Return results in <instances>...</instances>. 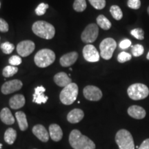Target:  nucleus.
<instances>
[{
    "label": "nucleus",
    "mask_w": 149,
    "mask_h": 149,
    "mask_svg": "<svg viewBox=\"0 0 149 149\" xmlns=\"http://www.w3.org/2000/svg\"><path fill=\"white\" fill-rule=\"evenodd\" d=\"M49 135L55 141H59L62 139L63 131L58 124H53L49 126Z\"/></svg>",
    "instance_id": "19"
},
{
    "label": "nucleus",
    "mask_w": 149,
    "mask_h": 149,
    "mask_svg": "<svg viewBox=\"0 0 149 149\" xmlns=\"http://www.w3.org/2000/svg\"><path fill=\"white\" fill-rule=\"evenodd\" d=\"M25 102V97L23 95L17 94L10 99L9 105H10L11 109H19L24 107Z\"/></svg>",
    "instance_id": "20"
},
{
    "label": "nucleus",
    "mask_w": 149,
    "mask_h": 149,
    "mask_svg": "<svg viewBox=\"0 0 149 149\" xmlns=\"http://www.w3.org/2000/svg\"><path fill=\"white\" fill-rule=\"evenodd\" d=\"M93 8L102 10L106 6V0H88Z\"/></svg>",
    "instance_id": "31"
},
{
    "label": "nucleus",
    "mask_w": 149,
    "mask_h": 149,
    "mask_svg": "<svg viewBox=\"0 0 149 149\" xmlns=\"http://www.w3.org/2000/svg\"><path fill=\"white\" fill-rule=\"evenodd\" d=\"M110 12L115 20H120L123 17V13L120 6L117 5H113L110 8Z\"/></svg>",
    "instance_id": "25"
},
{
    "label": "nucleus",
    "mask_w": 149,
    "mask_h": 149,
    "mask_svg": "<svg viewBox=\"0 0 149 149\" xmlns=\"http://www.w3.org/2000/svg\"><path fill=\"white\" fill-rule=\"evenodd\" d=\"M34 149H37V148H34Z\"/></svg>",
    "instance_id": "42"
},
{
    "label": "nucleus",
    "mask_w": 149,
    "mask_h": 149,
    "mask_svg": "<svg viewBox=\"0 0 149 149\" xmlns=\"http://www.w3.org/2000/svg\"><path fill=\"white\" fill-rule=\"evenodd\" d=\"M8 24L3 19L0 18V31L2 33H6L8 31Z\"/></svg>",
    "instance_id": "36"
},
{
    "label": "nucleus",
    "mask_w": 149,
    "mask_h": 149,
    "mask_svg": "<svg viewBox=\"0 0 149 149\" xmlns=\"http://www.w3.org/2000/svg\"><path fill=\"white\" fill-rule=\"evenodd\" d=\"M35 43L31 40H25L19 42L17 46V51L21 57H27L34 51Z\"/></svg>",
    "instance_id": "10"
},
{
    "label": "nucleus",
    "mask_w": 149,
    "mask_h": 149,
    "mask_svg": "<svg viewBox=\"0 0 149 149\" xmlns=\"http://www.w3.org/2000/svg\"><path fill=\"white\" fill-rule=\"evenodd\" d=\"M54 81L57 86L64 88L72 83L71 79L64 72H60L56 74L54 76Z\"/></svg>",
    "instance_id": "17"
},
{
    "label": "nucleus",
    "mask_w": 149,
    "mask_h": 149,
    "mask_svg": "<svg viewBox=\"0 0 149 149\" xmlns=\"http://www.w3.org/2000/svg\"><path fill=\"white\" fill-rule=\"evenodd\" d=\"M127 5L130 8L137 10L141 7V1L140 0H128Z\"/></svg>",
    "instance_id": "34"
},
{
    "label": "nucleus",
    "mask_w": 149,
    "mask_h": 149,
    "mask_svg": "<svg viewBox=\"0 0 149 149\" xmlns=\"http://www.w3.org/2000/svg\"><path fill=\"white\" fill-rule=\"evenodd\" d=\"M33 133L43 142H47L49 139V133L43 125L37 124L33 128Z\"/></svg>",
    "instance_id": "13"
},
{
    "label": "nucleus",
    "mask_w": 149,
    "mask_h": 149,
    "mask_svg": "<svg viewBox=\"0 0 149 149\" xmlns=\"http://www.w3.org/2000/svg\"><path fill=\"white\" fill-rule=\"evenodd\" d=\"M33 32L37 36L46 40H51L55 34V29L52 24L44 21H37L33 24Z\"/></svg>",
    "instance_id": "2"
},
{
    "label": "nucleus",
    "mask_w": 149,
    "mask_h": 149,
    "mask_svg": "<svg viewBox=\"0 0 149 149\" xmlns=\"http://www.w3.org/2000/svg\"><path fill=\"white\" fill-rule=\"evenodd\" d=\"M18 72V68L14 66H7L3 68L2 74L5 77H10Z\"/></svg>",
    "instance_id": "26"
},
{
    "label": "nucleus",
    "mask_w": 149,
    "mask_h": 149,
    "mask_svg": "<svg viewBox=\"0 0 149 149\" xmlns=\"http://www.w3.org/2000/svg\"><path fill=\"white\" fill-rule=\"evenodd\" d=\"M130 46H131V42L128 39H125L120 43V48L122 49H126Z\"/></svg>",
    "instance_id": "37"
},
{
    "label": "nucleus",
    "mask_w": 149,
    "mask_h": 149,
    "mask_svg": "<svg viewBox=\"0 0 149 149\" xmlns=\"http://www.w3.org/2000/svg\"><path fill=\"white\" fill-rule=\"evenodd\" d=\"M79 88L75 83H71L63 88L59 95L61 103L64 105H70L75 101L78 95Z\"/></svg>",
    "instance_id": "4"
},
{
    "label": "nucleus",
    "mask_w": 149,
    "mask_h": 149,
    "mask_svg": "<svg viewBox=\"0 0 149 149\" xmlns=\"http://www.w3.org/2000/svg\"><path fill=\"white\" fill-rule=\"evenodd\" d=\"M115 139L120 149H135L133 137L128 130L126 129L118 130Z\"/></svg>",
    "instance_id": "5"
},
{
    "label": "nucleus",
    "mask_w": 149,
    "mask_h": 149,
    "mask_svg": "<svg viewBox=\"0 0 149 149\" xmlns=\"http://www.w3.org/2000/svg\"><path fill=\"white\" fill-rule=\"evenodd\" d=\"M99 35V28L97 24H90L85 28L81 33V38L83 42L92 43L97 40Z\"/></svg>",
    "instance_id": "8"
},
{
    "label": "nucleus",
    "mask_w": 149,
    "mask_h": 149,
    "mask_svg": "<svg viewBox=\"0 0 149 149\" xmlns=\"http://www.w3.org/2000/svg\"><path fill=\"white\" fill-rule=\"evenodd\" d=\"M83 56L89 62H97L100 60V54L92 44H87L83 48Z\"/></svg>",
    "instance_id": "11"
},
{
    "label": "nucleus",
    "mask_w": 149,
    "mask_h": 149,
    "mask_svg": "<svg viewBox=\"0 0 149 149\" xmlns=\"http://www.w3.org/2000/svg\"><path fill=\"white\" fill-rule=\"evenodd\" d=\"M83 94L86 100L90 101H99L102 97V92L95 86H87L84 88Z\"/></svg>",
    "instance_id": "9"
},
{
    "label": "nucleus",
    "mask_w": 149,
    "mask_h": 149,
    "mask_svg": "<svg viewBox=\"0 0 149 149\" xmlns=\"http://www.w3.org/2000/svg\"><path fill=\"white\" fill-rule=\"evenodd\" d=\"M132 58V56L130 53L126 52H122L117 56V61L120 63H124L130 61Z\"/></svg>",
    "instance_id": "32"
},
{
    "label": "nucleus",
    "mask_w": 149,
    "mask_h": 149,
    "mask_svg": "<svg viewBox=\"0 0 149 149\" xmlns=\"http://www.w3.org/2000/svg\"><path fill=\"white\" fill-rule=\"evenodd\" d=\"M138 149H149V138L145 139L141 143Z\"/></svg>",
    "instance_id": "38"
},
{
    "label": "nucleus",
    "mask_w": 149,
    "mask_h": 149,
    "mask_svg": "<svg viewBox=\"0 0 149 149\" xmlns=\"http://www.w3.org/2000/svg\"><path fill=\"white\" fill-rule=\"evenodd\" d=\"M146 59L149 60V51H148V53H147V55H146Z\"/></svg>",
    "instance_id": "39"
},
{
    "label": "nucleus",
    "mask_w": 149,
    "mask_h": 149,
    "mask_svg": "<svg viewBox=\"0 0 149 149\" xmlns=\"http://www.w3.org/2000/svg\"><path fill=\"white\" fill-rule=\"evenodd\" d=\"M116 47L117 43L114 39L111 37L104 39L100 45V56L106 60H109L113 57V54Z\"/></svg>",
    "instance_id": "7"
},
{
    "label": "nucleus",
    "mask_w": 149,
    "mask_h": 149,
    "mask_svg": "<svg viewBox=\"0 0 149 149\" xmlns=\"http://www.w3.org/2000/svg\"><path fill=\"white\" fill-rule=\"evenodd\" d=\"M84 117V113L82 110L74 109L69 112L67 115V120L71 124H77L82 120Z\"/></svg>",
    "instance_id": "18"
},
{
    "label": "nucleus",
    "mask_w": 149,
    "mask_h": 149,
    "mask_svg": "<svg viewBox=\"0 0 149 149\" xmlns=\"http://www.w3.org/2000/svg\"><path fill=\"white\" fill-rule=\"evenodd\" d=\"M46 91V88L44 86H37L35 88V93L33 94V102L35 103L41 104H45L47 102L48 97L47 96L44 95V92Z\"/></svg>",
    "instance_id": "16"
},
{
    "label": "nucleus",
    "mask_w": 149,
    "mask_h": 149,
    "mask_svg": "<svg viewBox=\"0 0 149 149\" xmlns=\"http://www.w3.org/2000/svg\"><path fill=\"white\" fill-rule=\"evenodd\" d=\"M128 95L133 100H141L146 98L149 95L148 86L144 84L135 83L130 85L127 90Z\"/></svg>",
    "instance_id": "6"
},
{
    "label": "nucleus",
    "mask_w": 149,
    "mask_h": 149,
    "mask_svg": "<svg viewBox=\"0 0 149 149\" xmlns=\"http://www.w3.org/2000/svg\"><path fill=\"white\" fill-rule=\"evenodd\" d=\"M147 13H148V15H149V6L148 7V8H147Z\"/></svg>",
    "instance_id": "40"
},
{
    "label": "nucleus",
    "mask_w": 149,
    "mask_h": 149,
    "mask_svg": "<svg viewBox=\"0 0 149 149\" xmlns=\"http://www.w3.org/2000/svg\"><path fill=\"white\" fill-rule=\"evenodd\" d=\"M1 147H2V144H0V149L1 148Z\"/></svg>",
    "instance_id": "41"
},
{
    "label": "nucleus",
    "mask_w": 149,
    "mask_h": 149,
    "mask_svg": "<svg viewBox=\"0 0 149 149\" xmlns=\"http://www.w3.org/2000/svg\"><path fill=\"white\" fill-rule=\"evenodd\" d=\"M8 62L11 66H18V65L22 64V58L19 56L17 55H13L10 57L8 59Z\"/></svg>",
    "instance_id": "35"
},
{
    "label": "nucleus",
    "mask_w": 149,
    "mask_h": 149,
    "mask_svg": "<svg viewBox=\"0 0 149 149\" xmlns=\"http://www.w3.org/2000/svg\"><path fill=\"white\" fill-rule=\"evenodd\" d=\"M86 0H74L73 3L74 10L77 12H83L86 8Z\"/></svg>",
    "instance_id": "27"
},
{
    "label": "nucleus",
    "mask_w": 149,
    "mask_h": 149,
    "mask_svg": "<svg viewBox=\"0 0 149 149\" xmlns=\"http://www.w3.org/2000/svg\"><path fill=\"white\" fill-rule=\"evenodd\" d=\"M78 58V53L77 52H70L67 54H65L60 58L59 62L60 64L64 67H68L75 63Z\"/></svg>",
    "instance_id": "15"
},
{
    "label": "nucleus",
    "mask_w": 149,
    "mask_h": 149,
    "mask_svg": "<svg viewBox=\"0 0 149 149\" xmlns=\"http://www.w3.org/2000/svg\"><path fill=\"white\" fill-rule=\"evenodd\" d=\"M128 114L136 120H142L146 117V112L139 106L133 105L128 109Z\"/></svg>",
    "instance_id": "14"
},
{
    "label": "nucleus",
    "mask_w": 149,
    "mask_h": 149,
    "mask_svg": "<svg viewBox=\"0 0 149 149\" xmlns=\"http://www.w3.org/2000/svg\"><path fill=\"white\" fill-rule=\"evenodd\" d=\"M0 119L1 122L7 125H11L15 123V118L8 108H3L0 112Z\"/></svg>",
    "instance_id": "21"
},
{
    "label": "nucleus",
    "mask_w": 149,
    "mask_h": 149,
    "mask_svg": "<svg viewBox=\"0 0 149 149\" xmlns=\"http://www.w3.org/2000/svg\"><path fill=\"white\" fill-rule=\"evenodd\" d=\"M130 34L139 40H143L144 39V31L141 28H137V29L132 30L130 31Z\"/></svg>",
    "instance_id": "29"
},
{
    "label": "nucleus",
    "mask_w": 149,
    "mask_h": 149,
    "mask_svg": "<svg viewBox=\"0 0 149 149\" xmlns=\"http://www.w3.org/2000/svg\"><path fill=\"white\" fill-rule=\"evenodd\" d=\"M48 8V5L44 3H41L35 9V13L37 15H43L46 13V11Z\"/></svg>",
    "instance_id": "33"
},
{
    "label": "nucleus",
    "mask_w": 149,
    "mask_h": 149,
    "mask_svg": "<svg viewBox=\"0 0 149 149\" xmlns=\"http://www.w3.org/2000/svg\"><path fill=\"white\" fill-rule=\"evenodd\" d=\"M132 54L134 57H139L144 53V46L141 44H136L132 47Z\"/></svg>",
    "instance_id": "30"
},
{
    "label": "nucleus",
    "mask_w": 149,
    "mask_h": 149,
    "mask_svg": "<svg viewBox=\"0 0 149 149\" xmlns=\"http://www.w3.org/2000/svg\"><path fill=\"white\" fill-rule=\"evenodd\" d=\"M69 143L74 149H95V144L79 130H72L69 135Z\"/></svg>",
    "instance_id": "1"
},
{
    "label": "nucleus",
    "mask_w": 149,
    "mask_h": 149,
    "mask_svg": "<svg viewBox=\"0 0 149 149\" xmlns=\"http://www.w3.org/2000/svg\"><path fill=\"white\" fill-rule=\"evenodd\" d=\"M0 48H1V51H2L3 53L10 54L15 49V46L10 42H6L4 43H2V44H1Z\"/></svg>",
    "instance_id": "28"
},
{
    "label": "nucleus",
    "mask_w": 149,
    "mask_h": 149,
    "mask_svg": "<svg viewBox=\"0 0 149 149\" xmlns=\"http://www.w3.org/2000/svg\"><path fill=\"white\" fill-rule=\"evenodd\" d=\"M17 132L12 128H9L6 130L4 133V140L7 144H13L16 140Z\"/></svg>",
    "instance_id": "24"
},
{
    "label": "nucleus",
    "mask_w": 149,
    "mask_h": 149,
    "mask_svg": "<svg viewBox=\"0 0 149 149\" xmlns=\"http://www.w3.org/2000/svg\"><path fill=\"white\" fill-rule=\"evenodd\" d=\"M15 117L17 121L19 127L22 131H25L29 127V124L26 120V115L22 111H17L15 113Z\"/></svg>",
    "instance_id": "22"
},
{
    "label": "nucleus",
    "mask_w": 149,
    "mask_h": 149,
    "mask_svg": "<svg viewBox=\"0 0 149 149\" xmlns=\"http://www.w3.org/2000/svg\"><path fill=\"white\" fill-rule=\"evenodd\" d=\"M23 84L20 80L13 79L5 82L1 86V93L4 95H8L15 91H19L22 88Z\"/></svg>",
    "instance_id": "12"
},
{
    "label": "nucleus",
    "mask_w": 149,
    "mask_h": 149,
    "mask_svg": "<svg viewBox=\"0 0 149 149\" xmlns=\"http://www.w3.org/2000/svg\"><path fill=\"white\" fill-rule=\"evenodd\" d=\"M97 24L101 29L108 31L112 26L111 22L103 15H100L97 17Z\"/></svg>",
    "instance_id": "23"
},
{
    "label": "nucleus",
    "mask_w": 149,
    "mask_h": 149,
    "mask_svg": "<svg viewBox=\"0 0 149 149\" xmlns=\"http://www.w3.org/2000/svg\"><path fill=\"white\" fill-rule=\"evenodd\" d=\"M35 63L40 68H46L51 65L55 60V54L47 48L40 50L35 56Z\"/></svg>",
    "instance_id": "3"
}]
</instances>
